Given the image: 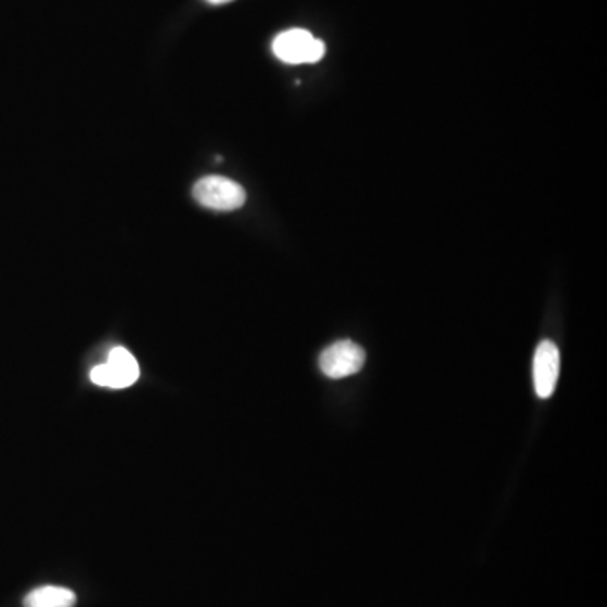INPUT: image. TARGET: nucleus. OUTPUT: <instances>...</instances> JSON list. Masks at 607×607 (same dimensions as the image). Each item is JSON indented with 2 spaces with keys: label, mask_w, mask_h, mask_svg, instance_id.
Instances as JSON below:
<instances>
[{
  "label": "nucleus",
  "mask_w": 607,
  "mask_h": 607,
  "mask_svg": "<svg viewBox=\"0 0 607 607\" xmlns=\"http://www.w3.org/2000/svg\"><path fill=\"white\" fill-rule=\"evenodd\" d=\"M364 360L366 353L360 345L343 339L324 349L319 357V369L327 378L341 379L361 372Z\"/></svg>",
  "instance_id": "nucleus-4"
},
{
  "label": "nucleus",
  "mask_w": 607,
  "mask_h": 607,
  "mask_svg": "<svg viewBox=\"0 0 607 607\" xmlns=\"http://www.w3.org/2000/svg\"><path fill=\"white\" fill-rule=\"evenodd\" d=\"M272 51L287 65H312L323 60L326 46L306 29H288L273 39Z\"/></svg>",
  "instance_id": "nucleus-1"
},
{
  "label": "nucleus",
  "mask_w": 607,
  "mask_h": 607,
  "mask_svg": "<svg viewBox=\"0 0 607 607\" xmlns=\"http://www.w3.org/2000/svg\"><path fill=\"white\" fill-rule=\"evenodd\" d=\"M76 594L60 585H42L24 597V607H75Z\"/></svg>",
  "instance_id": "nucleus-6"
},
{
  "label": "nucleus",
  "mask_w": 607,
  "mask_h": 607,
  "mask_svg": "<svg viewBox=\"0 0 607 607\" xmlns=\"http://www.w3.org/2000/svg\"><path fill=\"white\" fill-rule=\"evenodd\" d=\"M209 4H227V2H232V0H208Z\"/></svg>",
  "instance_id": "nucleus-7"
},
{
  "label": "nucleus",
  "mask_w": 607,
  "mask_h": 607,
  "mask_svg": "<svg viewBox=\"0 0 607 607\" xmlns=\"http://www.w3.org/2000/svg\"><path fill=\"white\" fill-rule=\"evenodd\" d=\"M560 353L555 343L543 339L533 357V385L540 399H551L557 387Z\"/></svg>",
  "instance_id": "nucleus-5"
},
{
  "label": "nucleus",
  "mask_w": 607,
  "mask_h": 607,
  "mask_svg": "<svg viewBox=\"0 0 607 607\" xmlns=\"http://www.w3.org/2000/svg\"><path fill=\"white\" fill-rule=\"evenodd\" d=\"M141 376V366L129 349L114 348L108 354L105 363L99 364L91 370L90 379L99 387L120 388L132 387L137 379Z\"/></svg>",
  "instance_id": "nucleus-3"
},
{
  "label": "nucleus",
  "mask_w": 607,
  "mask_h": 607,
  "mask_svg": "<svg viewBox=\"0 0 607 607\" xmlns=\"http://www.w3.org/2000/svg\"><path fill=\"white\" fill-rule=\"evenodd\" d=\"M194 197L199 205L215 211H233L247 202V193L238 182L223 176H206L194 184Z\"/></svg>",
  "instance_id": "nucleus-2"
}]
</instances>
